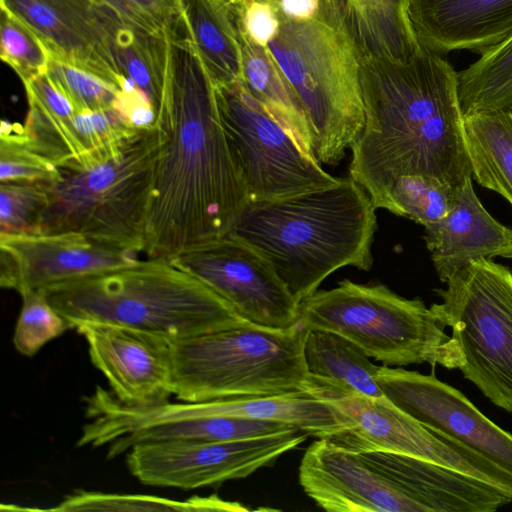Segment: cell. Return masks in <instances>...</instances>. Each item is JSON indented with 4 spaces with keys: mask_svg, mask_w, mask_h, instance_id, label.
<instances>
[{
    "mask_svg": "<svg viewBox=\"0 0 512 512\" xmlns=\"http://www.w3.org/2000/svg\"><path fill=\"white\" fill-rule=\"evenodd\" d=\"M155 167L143 253L170 260L230 233L248 201L220 119L215 86L181 19L165 33Z\"/></svg>",
    "mask_w": 512,
    "mask_h": 512,
    "instance_id": "obj_1",
    "label": "cell"
},
{
    "mask_svg": "<svg viewBox=\"0 0 512 512\" xmlns=\"http://www.w3.org/2000/svg\"><path fill=\"white\" fill-rule=\"evenodd\" d=\"M359 66L365 121L350 147L349 176L376 209L389 211L401 176L433 177L453 189L472 177L458 72L446 59L422 47L407 62Z\"/></svg>",
    "mask_w": 512,
    "mask_h": 512,
    "instance_id": "obj_2",
    "label": "cell"
},
{
    "mask_svg": "<svg viewBox=\"0 0 512 512\" xmlns=\"http://www.w3.org/2000/svg\"><path fill=\"white\" fill-rule=\"evenodd\" d=\"M375 210L349 176L322 188L248 200L229 234L262 254L300 303L340 268L370 270Z\"/></svg>",
    "mask_w": 512,
    "mask_h": 512,
    "instance_id": "obj_3",
    "label": "cell"
},
{
    "mask_svg": "<svg viewBox=\"0 0 512 512\" xmlns=\"http://www.w3.org/2000/svg\"><path fill=\"white\" fill-rule=\"evenodd\" d=\"M299 483L329 512H493L511 503L453 469L386 450H347L324 438L305 451Z\"/></svg>",
    "mask_w": 512,
    "mask_h": 512,
    "instance_id": "obj_4",
    "label": "cell"
},
{
    "mask_svg": "<svg viewBox=\"0 0 512 512\" xmlns=\"http://www.w3.org/2000/svg\"><path fill=\"white\" fill-rule=\"evenodd\" d=\"M44 290L72 329L100 322L177 340L251 324L202 281L162 259H139Z\"/></svg>",
    "mask_w": 512,
    "mask_h": 512,
    "instance_id": "obj_5",
    "label": "cell"
},
{
    "mask_svg": "<svg viewBox=\"0 0 512 512\" xmlns=\"http://www.w3.org/2000/svg\"><path fill=\"white\" fill-rule=\"evenodd\" d=\"M161 142L156 125L132 128L58 167L59 178L48 185L49 204L39 233L76 232L143 252Z\"/></svg>",
    "mask_w": 512,
    "mask_h": 512,
    "instance_id": "obj_6",
    "label": "cell"
},
{
    "mask_svg": "<svg viewBox=\"0 0 512 512\" xmlns=\"http://www.w3.org/2000/svg\"><path fill=\"white\" fill-rule=\"evenodd\" d=\"M300 322L287 330L247 324L170 340L173 395L184 402L304 393Z\"/></svg>",
    "mask_w": 512,
    "mask_h": 512,
    "instance_id": "obj_7",
    "label": "cell"
},
{
    "mask_svg": "<svg viewBox=\"0 0 512 512\" xmlns=\"http://www.w3.org/2000/svg\"><path fill=\"white\" fill-rule=\"evenodd\" d=\"M299 322L343 336L386 366L460 369L464 364L461 348L430 307L383 284L344 279L335 288L317 290L299 303Z\"/></svg>",
    "mask_w": 512,
    "mask_h": 512,
    "instance_id": "obj_8",
    "label": "cell"
},
{
    "mask_svg": "<svg viewBox=\"0 0 512 512\" xmlns=\"http://www.w3.org/2000/svg\"><path fill=\"white\" fill-rule=\"evenodd\" d=\"M268 50L299 99L320 163L337 164L364 126L357 57L321 18L289 19Z\"/></svg>",
    "mask_w": 512,
    "mask_h": 512,
    "instance_id": "obj_9",
    "label": "cell"
},
{
    "mask_svg": "<svg viewBox=\"0 0 512 512\" xmlns=\"http://www.w3.org/2000/svg\"><path fill=\"white\" fill-rule=\"evenodd\" d=\"M430 306L464 357L459 369L494 405L512 413V272L491 259L456 271Z\"/></svg>",
    "mask_w": 512,
    "mask_h": 512,
    "instance_id": "obj_10",
    "label": "cell"
},
{
    "mask_svg": "<svg viewBox=\"0 0 512 512\" xmlns=\"http://www.w3.org/2000/svg\"><path fill=\"white\" fill-rule=\"evenodd\" d=\"M303 392L326 402L341 417L344 428L324 438L338 447L413 456L469 475L503 494L512 493V474L460 441L421 424L386 396L369 397L309 374Z\"/></svg>",
    "mask_w": 512,
    "mask_h": 512,
    "instance_id": "obj_11",
    "label": "cell"
},
{
    "mask_svg": "<svg viewBox=\"0 0 512 512\" xmlns=\"http://www.w3.org/2000/svg\"><path fill=\"white\" fill-rule=\"evenodd\" d=\"M214 86L222 126L248 200L279 198L338 182L339 178L307 154L242 82Z\"/></svg>",
    "mask_w": 512,
    "mask_h": 512,
    "instance_id": "obj_12",
    "label": "cell"
},
{
    "mask_svg": "<svg viewBox=\"0 0 512 512\" xmlns=\"http://www.w3.org/2000/svg\"><path fill=\"white\" fill-rule=\"evenodd\" d=\"M308 437L292 428L231 441H147L128 451L126 463L130 473L145 485L190 490L246 478Z\"/></svg>",
    "mask_w": 512,
    "mask_h": 512,
    "instance_id": "obj_13",
    "label": "cell"
},
{
    "mask_svg": "<svg viewBox=\"0 0 512 512\" xmlns=\"http://www.w3.org/2000/svg\"><path fill=\"white\" fill-rule=\"evenodd\" d=\"M168 261L206 284L253 325L287 330L299 323V303L269 261L232 234L189 247Z\"/></svg>",
    "mask_w": 512,
    "mask_h": 512,
    "instance_id": "obj_14",
    "label": "cell"
},
{
    "mask_svg": "<svg viewBox=\"0 0 512 512\" xmlns=\"http://www.w3.org/2000/svg\"><path fill=\"white\" fill-rule=\"evenodd\" d=\"M1 10L22 22L50 58L91 73L121 91L125 76L114 44L124 24L95 0H1Z\"/></svg>",
    "mask_w": 512,
    "mask_h": 512,
    "instance_id": "obj_15",
    "label": "cell"
},
{
    "mask_svg": "<svg viewBox=\"0 0 512 512\" xmlns=\"http://www.w3.org/2000/svg\"><path fill=\"white\" fill-rule=\"evenodd\" d=\"M138 254L76 232L0 233V285L22 295L131 265Z\"/></svg>",
    "mask_w": 512,
    "mask_h": 512,
    "instance_id": "obj_16",
    "label": "cell"
},
{
    "mask_svg": "<svg viewBox=\"0 0 512 512\" xmlns=\"http://www.w3.org/2000/svg\"><path fill=\"white\" fill-rule=\"evenodd\" d=\"M384 395L421 424L460 441L512 474V434L481 413L459 390L403 368L379 367Z\"/></svg>",
    "mask_w": 512,
    "mask_h": 512,
    "instance_id": "obj_17",
    "label": "cell"
},
{
    "mask_svg": "<svg viewBox=\"0 0 512 512\" xmlns=\"http://www.w3.org/2000/svg\"><path fill=\"white\" fill-rule=\"evenodd\" d=\"M92 364L105 376L114 395L126 404L150 406L173 395L170 340L126 326L80 322L75 325Z\"/></svg>",
    "mask_w": 512,
    "mask_h": 512,
    "instance_id": "obj_18",
    "label": "cell"
},
{
    "mask_svg": "<svg viewBox=\"0 0 512 512\" xmlns=\"http://www.w3.org/2000/svg\"><path fill=\"white\" fill-rule=\"evenodd\" d=\"M420 45L436 54L482 55L512 34V0H410Z\"/></svg>",
    "mask_w": 512,
    "mask_h": 512,
    "instance_id": "obj_19",
    "label": "cell"
},
{
    "mask_svg": "<svg viewBox=\"0 0 512 512\" xmlns=\"http://www.w3.org/2000/svg\"><path fill=\"white\" fill-rule=\"evenodd\" d=\"M423 238L442 283L472 261L512 259V228L497 221L484 208L474 191L472 177L457 188L449 212L425 228Z\"/></svg>",
    "mask_w": 512,
    "mask_h": 512,
    "instance_id": "obj_20",
    "label": "cell"
},
{
    "mask_svg": "<svg viewBox=\"0 0 512 512\" xmlns=\"http://www.w3.org/2000/svg\"><path fill=\"white\" fill-rule=\"evenodd\" d=\"M318 17L342 37L358 63L407 62L422 49L409 17L410 0H319Z\"/></svg>",
    "mask_w": 512,
    "mask_h": 512,
    "instance_id": "obj_21",
    "label": "cell"
},
{
    "mask_svg": "<svg viewBox=\"0 0 512 512\" xmlns=\"http://www.w3.org/2000/svg\"><path fill=\"white\" fill-rule=\"evenodd\" d=\"M210 416L282 422L316 439L328 438L344 428L341 417L333 407L306 393L248 396L202 402L167 401L149 406L143 412L147 424Z\"/></svg>",
    "mask_w": 512,
    "mask_h": 512,
    "instance_id": "obj_22",
    "label": "cell"
},
{
    "mask_svg": "<svg viewBox=\"0 0 512 512\" xmlns=\"http://www.w3.org/2000/svg\"><path fill=\"white\" fill-rule=\"evenodd\" d=\"M187 34L214 85L242 81L236 5L227 0H180Z\"/></svg>",
    "mask_w": 512,
    "mask_h": 512,
    "instance_id": "obj_23",
    "label": "cell"
},
{
    "mask_svg": "<svg viewBox=\"0 0 512 512\" xmlns=\"http://www.w3.org/2000/svg\"><path fill=\"white\" fill-rule=\"evenodd\" d=\"M23 85L28 100L23 130L32 146L57 167L81 159L87 151L70 101L46 73Z\"/></svg>",
    "mask_w": 512,
    "mask_h": 512,
    "instance_id": "obj_24",
    "label": "cell"
},
{
    "mask_svg": "<svg viewBox=\"0 0 512 512\" xmlns=\"http://www.w3.org/2000/svg\"><path fill=\"white\" fill-rule=\"evenodd\" d=\"M238 27L242 50V84L299 146L315 157L311 129L299 99L268 48L256 44L244 32L239 13Z\"/></svg>",
    "mask_w": 512,
    "mask_h": 512,
    "instance_id": "obj_25",
    "label": "cell"
},
{
    "mask_svg": "<svg viewBox=\"0 0 512 512\" xmlns=\"http://www.w3.org/2000/svg\"><path fill=\"white\" fill-rule=\"evenodd\" d=\"M472 177L512 206V111L464 116Z\"/></svg>",
    "mask_w": 512,
    "mask_h": 512,
    "instance_id": "obj_26",
    "label": "cell"
},
{
    "mask_svg": "<svg viewBox=\"0 0 512 512\" xmlns=\"http://www.w3.org/2000/svg\"><path fill=\"white\" fill-rule=\"evenodd\" d=\"M288 424L238 417L210 416L164 421L136 428L107 446V458L128 452L135 444L162 440L231 441L289 430Z\"/></svg>",
    "mask_w": 512,
    "mask_h": 512,
    "instance_id": "obj_27",
    "label": "cell"
},
{
    "mask_svg": "<svg viewBox=\"0 0 512 512\" xmlns=\"http://www.w3.org/2000/svg\"><path fill=\"white\" fill-rule=\"evenodd\" d=\"M303 354L309 375L336 381L369 397L385 396L376 380L380 366L343 336L308 329Z\"/></svg>",
    "mask_w": 512,
    "mask_h": 512,
    "instance_id": "obj_28",
    "label": "cell"
},
{
    "mask_svg": "<svg viewBox=\"0 0 512 512\" xmlns=\"http://www.w3.org/2000/svg\"><path fill=\"white\" fill-rule=\"evenodd\" d=\"M458 95L464 116L512 111V34L458 72Z\"/></svg>",
    "mask_w": 512,
    "mask_h": 512,
    "instance_id": "obj_29",
    "label": "cell"
},
{
    "mask_svg": "<svg viewBox=\"0 0 512 512\" xmlns=\"http://www.w3.org/2000/svg\"><path fill=\"white\" fill-rule=\"evenodd\" d=\"M114 51L121 73L145 94L157 117L164 82L165 34L155 36L123 24L117 32Z\"/></svg>",
    "mask_w": 512,
    "mask_h": 512,
    "instance_id": "obj_30",
    "label": "cell"
},
{
    "mask_svg": "<svg viewBox=\"0 0 512 512\" xmlns=\"http://www.w3.org/2000/svg\"><path fill=\"white\" fill-rule=\"evenodd\" d=\"M50 511H247L237 502H229L216 495L194 496L185 501L153 495L111 494L77 490L66 496Z\"/></svg>",
    "mask_w": 512,
    "mask_h": 512,
    "instance_id": "obj_31",
    "label": "cell"
},
{
    "mask_svg": "<svg viewBox=\"0 0 512 512\" xmlns=\"http://www.w3.org/2000/svg\"><path fill=\"white\" fill-rule=\"evenodd\" d=\"M457 189L424 175H404L391 190L389 212L427 228L449 212Z\"/></svg>",
    "mask_w": 512,
    "mask_h": 512,
    "instance_id": "obj_32",
    "label": "cell"
},
{
    "mask_svg": "<svg viewBox=\"0 0 512 512\" xmlns=\"http://www.w3.org/2000/svg\"><path fill=\"white\" fill-rule=\"evenodd\" d=\"M0 181L54 183L59 168L29 142L23 127L2 121L0 133Z\"/></svg>",
    "mask_w": 512,
    "mask_h": 512,
    "instance_id": "obj_33",
    "label": "cell"
},
{
    "mask_svg": "<svg viewBox=\"0 0 512 512\" xmlns=\"http://www.w3.org/2000/svg\"><path fill=\"white\" fill-rule=\"evenodd\" d=\"M21 298L22 307L14 330L13 344L20 354L32 357L44 345L72 327L52 306L44 289L28 291Z\"/></svg>",
    "mask_w": 512,
    "mask_h": 512,
    "instance_id": "obj_34",
    "label": "cell"
},
{
    "mask_svg": "<svg viewBox=\"0 0 512 512\" xmlns=\"http://www.w3.org/2000/svg\"><path fill=\"white\" fill-rule=\"evenodd\" d=\"M48 204V184L1 182L0 233H39Z\"/></svg>",
    "mask_w": 512,
    "mask_h": 512,
    "instance_id": "obj_35",
    "label": "cell"
},
{
    "mask_svg": "<svg viewBox=\"0 0 512 512\" xmlns=\"http://www.w3.org/2000/svg\"><path fill=\"white\" fill-rule=\"evenodd\" d=\"M46 74L76 112L115 109L120 90L101 78L50 57Z\"/></svg>",
    "mask_w": 512,
    "mask_h": 512,
    "instance_id": "obj_36",
    "label": "cell"
},
{
    "mask_svg": "<svg viewBox=\"0 0 512 512\" xmlns=\"http://www.w3.org/2000/svg\"><path fill=\"white\" fill-rule=\"evenodd\" d=\"M1 58L23 84L46 73L49 55L38 38L17 18L2 10Z\"/></svg>",
    "mask_w": 512,
    "mask_h": 512,
    "instance_id": "obj_37",
    "label": "cell"
},
{
    "mask_svg": "<svg viewBox=\"0 0 512 512\" xmlns=\"http://www.w3.org/2000/svg\"><path fill=\"white\" fill-rule=\"evenodd\" d=\"M127 26L147 34L166 33L181 19L180 0H95Z\"/></svg>",
    "mask_w": 512,
    "mask_h": 512,
    "instance_id": "obj_38",
    "label": "cell"
},
{
    "mask_svg": "<svg viewBox=\"0 0 512 512\" xmlns=\"http://www.w3.org/2000/svg\"><path fill=\"white\" fill-rule=\"evenodd\" d=\"M237 6L244 32L256 44L267 47L280 28V7L265 1Z\"/></svg>",
    "mask_w": 512,
    "mask_h": 512,
    "instance_id": "obj_39",
    "label": "cell"
},
{
    "mask_svg": "<svg viewBox=\"0 0 512 512\" xmlns=\"http://www.w3.org/2000/svg\"><path fill=\"white\" fill-rule=\"evenodd\" d=\"M319 9V0H280V10L289 19H312L318 16Z\"/></svg>",
    "mask_w": 512,
    "mask_h": 512,
    "instance_id": "obj_40",
    "label": "cell"
}]
</instances>
